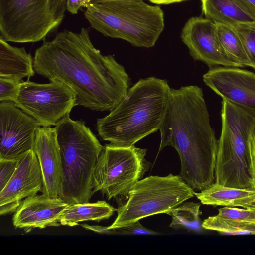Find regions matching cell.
I'll use <instances>...</instances> for the list:
<instances>
[{
  "label": "cell",
  "instance_id": "2",
  "mask_svg": "<svg viewBox=\"0 0 255 255\" xmlns=\"http://www.w3.org/2000/svg\"><path fill=\"white\" fill-rule=\"evenodd\" d=\"M159 152L171 146L180 161L179 176L194 191L214 183L218 149L202 88L196 85L170 88L159 129Z\"/></svg>",
  "mask_w": 255,
  "mask_h": 255
},
{
  "label": "cell",
  "instance_id": "8",
  "mask_svg": "<svg viewBox=\"0 0 255 255\" xmlns=\"http://www.w3.org/2000/svg\"><path fill=\"white\" fill-rule=\"evenodd\" d=\"M66 0H0V37L16 43L44 39L63 20Z\"/></svg>",
  "mask_w": 255,
  "mask_h": 255
},
{
  "label": "cell",
  "instance_id": "32",
  "mask_svg": "<svg viewBox=\"0 0 255 255\" xmlns=\"http://www.w3.org/2000/svg\"><path fill=\"white\" fill-rule=\"evenodd\" d=\"M123 0H91V4H98L104 2L112 1H123Z\"/></svg>",
  "mask_w": 255,
  "mask_h": 255
},
{
  "label": "cell",
  "instance_id": "29",
  "mask_svg": "<svg viewBox=\"0 0 255 255\" xmlns=\"http://www.w3.org/2000/svg\"><path fill=\"white\" fill-rule=\"evenodd\" d=\"M91 0H66L67 10L76 14L82 8H87L91 4Z\"/></svg>",
  "mask_w": 255,
  "mask_h": 255
},
{
  "label": "cell",
  "instance_id": "3",
  "mask_svg": "<svg viewBox=\"0 0 255 255\" xmlns=\"http://www.w3.org/2000/svg\"><path fill=\"white\" fill-rule=\"evenodd\" d=\"M170 88L165 79H140L108 115L97 120L99 136L113 144L128 147L157 131Z\"/></svg>",
  "mask_w": 255,
  "mask_h": 255
},
{
  "label": "cell",
  "instance_id": "31",
  "mask_svg": "<svg viewBox=\"0 0 255 255\" xmlns=\"http://www.w3.org/2000/svg\"><path fill=\"white\" fill-rule=\"evenodd\" d=\"M240 0L255 16V0Z\"/></svg>",
  "mask_w": 255,
  "mask_h": 255
},
{
  "label": "cell",
  "instance_id": "14",
  "mask_svg": "<svg viewBox=\"0 0 255 255\" xmlns=\"http://www.w3.org/2000/svg\"><path fill=\"white\" fill-rule=\"evenodd\" d=\"M43 176L33 150L19 160L17 167L4 188L0 192V215L14 213L25 198L41 192Z\"/></svg>",
  "mask_w": 255,
  "mask_h": 255
},
{
  "label": "cell",
  "instance_id": "1",
  "mask_svg": "<svg viewBox=\"0 0 255 255\" xmlns=\"http://www.w3.org/2000/svg\"><path fill=\"white\" fill-rule=\"evenodd\" d=\"M90 30H64L38 48L33 67L50 81L61 82L75 93L76 105L111 111L128 92L131 79L111 55H103L93 44Z\"/></svg>",
  "mask_w": 255,
  "mask_h": 255
},
{
  "label": "cell",
  "instance_id": "23",
  "mask_svg": "<svg viewBox=\"0 0 255 255\" xmlns=\"http://www.w3.org/2000/svg\"><path fill=\"white\" fill-rule=\"evenodd\" d=\"M202 227L226 234H245L240 221L222 218L217 215L205 219Z\"/></svg>",
  "mask_w": 255,
  "mask_h": 255
},
{
  "label": "cell",
  "instance_id": "6",
  "mask_svg": "<svg viewBox=\"0 0 255 255\" xmlns=\"http://www.w3.org/2000/svg\"><path fill=\"white\" fill-rule=\"evenodd\" d=\"M86 8L85 17L93 28L135 47L154 46L165 26L161 8L143 0L107 1Z\"/></svg>",
  "mask_w": 255,
  "mask_h": 255
},
{
  "label": "cell",
  "instance_id": "25",
  "mask_svg": "<svg viewBox=\"0 0 255 255\" xmlns=\"http://www.w3.org/2000/svg\"><path fill=\"white\" fill-rule=\"evenodd\" d=\"M217 216L241 222L255 221V209L225 207L218 210Z\"/></svg>",
  "mask_w": 255,
  "mask_h": 255
},
{
  "label": "cell",
  "instance_id": "18",
  "mask_svg": "<svg viewBox=\"0 0 255 255\" xmlns=\"http://www.w3.org/2000/svg\"><path fill=\"white\" fill-rule=\"evenodd\" d=\"M0 37V77L28 80L35 74L33 58L24 47H14Z\"/></svg>",
  "mask_w": 255,
  "mask_h": 255
},
{
  "label": "cell",
  "instance_id": "22",
  "mask_svg": "<svg viewBox=\"0 0 255 255\" xmlns=\"http://www.w3.org/2000/svg\"><path fill=\"white\" fill-rule=\"evenodd\" d=\"M201 204L193 202H183L167 212L172 217L169 226L174 228H185L198 230L200 228Z\"/></svg>",
  "mask_w": 255,
  "mask_h": 255
},
{
  "label": "cell",
  "instance_id": "21",
  "mask_svg": "<svg viewBox=\"0 0 255 255\" xmlns=\"http://www.w3.org/2000/svg\"><path fill=\"white\" fill-rule=\"evenodd\" d=\"M215 22L220 44L228 57L241 67L246 66L253 68L242 40L233 26L221 22Z\"/></svg>",
  "mask_w": 255,
  "mask_h": 255
},
{
  "label": "cell",
  "instance_id": "17",
  "mask_svg": "<svg viewBox=\"0 0 255 255\" xmlns=\"http://www.w3.org/2000/svg\"><path fill=\"white\" fill-rule=\"evenodd\" d=\"M195 196L204 205L255 209V191L229 187L213 183Z\"/></svg>",
  "mask_w": 255,
  "mask_h": 255
},
{
  "label": "cell",
  "instance_id": "16",
  "mask_svg": "<svg viewBox=\"0 0 255 255\" xmlns=\"http://www.w3.org/2000/svg\"><path fill=\"white\" fill-rule=\"evenodd\" d=\"M69 205L60 197L35 195L23 199L13 213L12 223L26 233L38 228L61 225L60 218Z\"/></svg>",
  "mask_w": 255,
  "mask_h": 255
},
{
  "label": "cell",
  "instance_id": "26",
  "mask_svg": "<svg viewBox=\"0 0 255 255\" xmlns=\"http://www.w3.org/2000/svg\"><path fill=\"white\" fill-rule=\"evenodd\" d=\"M23 81L0 77V102H14Z\"/></svg>",
  "mask_w": 255,
  "mask_h": 255
},
{
  "label": "cell",
  "instance_id": "27",
  "mask_svg": "<svg viewBox=\"0 0 255 255\" xmlns=\"http://www.w3.org/2000/svg\"><path fill=\"white\" fill-rule=\"evenodd\" d=\"M112 235H158L160 234L143 226L139 221L126 226L111 229Z\"/></svg>",
  "mask_w": 255,
  "mask_h": 255
},
{
  "label": "cell",
  "instance_id": "10",
  "mask_svg": "<svg viewBox=\"0 0 255 255\" xmlns=\"http://www.w3.org/2000/svg\"><path fill=\"white\" fill-rule=\"evenodd\" d=\"M15 105L42 127L56 126L68 117L76 105L74 92L57 81L39 84L27 80L21 84Z\"/></svg>",
  "mask_w": 255,
  "mask_h": 255
},
{
  "label": "cell",
  "instance_id": "5",
  "mask_svg": "<svg viewBox=\"0 0 255 255\" xmlns=\"http://www.w3.org/2000/svg\"><path fill=\"white\" fill-rule=\"evenodd\" d=\"M60 149L62 189L60 197L69 204L88 202L93 177L103 146L82 120L68 117L55 126Z\"/></svg>",
  "mask_w": 255,
  "mask_h": 255
},
{
  "label": "cell",
  "instance_id": "20",
  "mask_svg": "<svg viewBox=\"0 0 255 255\" xmlns=\"http://www.w3.org/2000/svg\"><path fill=\"white\" fill-rule=\"evenodd\" d=\"M116 210L105 201L69 204L61 215L60 223L72 227L83 221L99 222L110 218Z\"/></svg>",
  "mask_w": 255,
  "mask_h": 255
},
{
  "label": "cell",
  "instance_id": "28",
  "mask_svg": "<svg viewBox=\"0 0 255 255\" xmlns=\"http://www.w3.org/2000/svg\"><path fill=\"white\" fill-rule=\"evenodd\" d=\"M19 160L0 158V192L4 188L14 173Z\"/></svg>",
  "mask_w": 255,
  "mask_h": 255
},
{
  "label": "cell",
  "instance_id": "9",
  "mask_svg": "<svg viewBox=\"0 0 255 255\" xmlns=\"http://www.w3.org/2000/svg\"><path fill=\"white\" fill-rule=\"evenodd\" d=\"M147 150L134 145L106 144L96 164L93 193L100 191L110 200L125 196L150 168L145 158Z\"/></svg>",
  "mask_w": 255,
  "mask_h": 255
},
{
  "label": "cell",
  "instance_id": "13",
  "mask_svg": "<svg viewBox=\"0 0 255 255\" xmlns=\"http://www.w3.org/2000/svg\"><path fill=\"white\" fill-rule=\"evenodd\" d=\"M205 84L222 99L255 116V73L240 67H214L203 76Z\"/></svg>",
  "mask_w": 255,
  "mask_h": 255
},
{
  "label": "cell",
  "instance_id": "24",
  "mask_svg": "<svg viewBox=\"0 0 255 255\" xmlns=\"http://www.w3.org/2000/svg\"><path fill=\"white\" fill-rule=\"evenodd\" d=\"M232 26L241 38L255 70V22L240 23Z\"/></svg>",
  "mask_w": 255,
  "mask_h": 255
},
{
  "label": "cell",
  "instance_id": "7",
  "mask_svg": "<svg viewBox=\"0 0 255 255\" xmlns=\"http://www.w3.org/2000/svg\"><path fill=\"white\" fill-rule=\"evenodd\" d=\"M195 191L179 176H150L137 181L118 197L117 216L109 229L131 225L145 217L164 213L195 196Z\"/></svg>",
  "mask_w": 255,
  "mask_h": 255
},
{
  "label": "cell",
  "instance_id": "30",
  "mask_svg": "<svg viewBox=\"0 0 255 255\" xmlns=\"http://www.w3.org/2000/svg\"><path fill=\"white\" fill-rule=\"evenodd\" d=\"M150 2L157 5H168L179 3L188 0H147Z\"/></svg>",
  "mask_w": 255,
  "mask_h": 255
},
{
  "label": "cell",
  "instance_id": "4",
  "mask_svg": "<svg viewBox=\"0 0 255 255\" xmlns=\"http://www.w3.org/2000/svg\"><path fill=\"white\" fill-rule=\"evenodd\" d=\"M215 182L255 191V116L222 100Z\"/></svg>",
  "mask_w": 255,
  "mask_h": 255
},
{
  "label": "cell",
  "instance_id": "19",
  "mask_svg": "<svg viewBox=\"0 0 255 255\" xmlns=\"http://www.w3.org/2000/svg\"><path fill=\"white\" fill-rule=\"evenodd\" d=\"M202 13L214 22L230 25L255 22V16L240 0H200Z\"/></svg>",
  "mask_w": 255,
  "mask_h": 255
},
{
  "label": "cell",
  "instance_id": "11",
  "mask_svg": "<svg viewBox=\"0 0 255 255\" xmlns=\"http://www.w3.org/2000/svg\"><path fill=\"white\" fill-rule=\"evenodd\" d=\"M41 126L14 102L0 103V158L19 160L33 150Z\"/></svg>",
  "mask_w": 255,
  "mask_h": 255
},
{
  "label": "cell",
  "instance_id": "12",
  "mask_svg": "<svg viewBox=\"0 0 255 255\" xmlns=\"http://www.w3.org/2000/svg\"><path fill=\"white\" fill-rule=\"evenodd\" d=\"M181 38L192 57L210 68L241 67L224 52L218 36L216 22L211 19L201 16L191 17L182 29Z\"/></svg>",
  "mask_w": 255,
  "mask_h": 255
},
{
  "label": "cell",
  "instance_id": "15",
  "mask_svg": "<svg viewBox=\"0 0 255 255\" xmlns=\"http://www.w3.org/2000/svg\"><path fill=\"white\" fill-rule=\"evenodd\" d=\"M33 150L38 158L43 176L41 192L49 197H60L62 189L63 168L55 127L39 128Z\"/></svg>",
  "mask_w": 255,
  "mask_h": 255
}]
</instances>
